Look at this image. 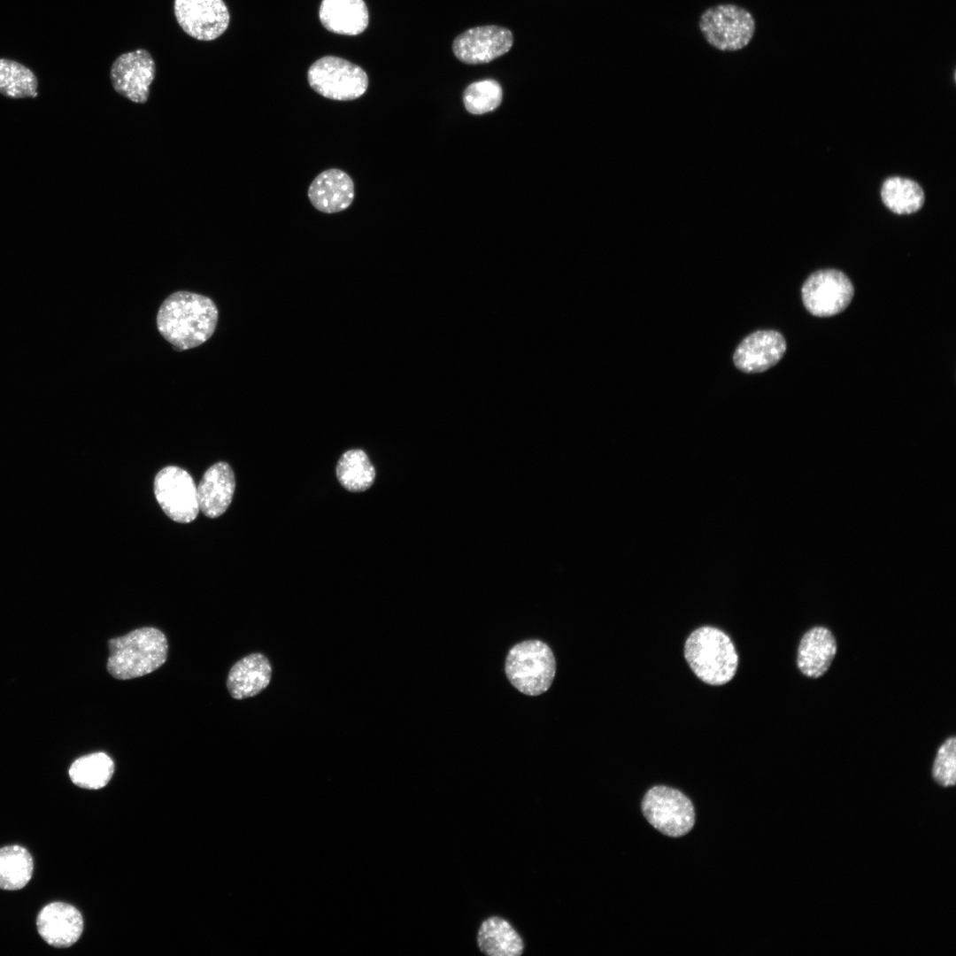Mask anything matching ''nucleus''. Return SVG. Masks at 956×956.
<instances>
[{
    "mask_svg": "<svg viewBox=\"0 0 956 956\" xmlns=\"http://www.w3.org/2000/svg\"><path fill=\"white\" fill-rule=\"evenodd\" d=\"M218 310L208 297L189 291L171 294L160 305L157 326L177 351L195 348L214 333Z\"/></svg>",
    "mask_w": 956,
    "mask_h": 956,
    "instance_id": "1",
    "label": "nucleus"
},
{
    "mask_svg": "<svg viewBox=\"0 0 956 956\" xmlns=\"http://www.w3.org/2000/svg\"><path fill=\"white\" fill-rule=\"evenodd\" d=\"M107 670L119 680L148 675L166 660L168 644L159 629L145 627L108 641Z\"/></svg>",
    "mask_w": 956,
    "mask_h": 956,
    "instance_id": "2",
    "label": "nucleus"
},
{
    "mask_svg": "<svg viewBox=\"0 0 956 956\" xmlns=\"http://www.w3.org/2000/svg\"><path fill=\"white\" fill-rule=\"evenodd\" d=\"M684 656L695 675L710 685L727 683L737 668L738 658L732 641L713 627H701L689 636Z\"/></svg>",
    "mask_w": 956,
    "mask_h": 956,
    "instance_id": "3",
    "label": "nucleus"
},
{
    "mask_svg": "<svg viewBox=\"0 0 956 956\" xmlns=\"http://www.w3.org/2000/svg\"><path fill=\"white\" fill-rule=\"evenodd\" d=\"M505 670L509 682L519 691L538 696L551 687L556 661L547 644L539 640H527L509 651Z\"/></svg>",
    "mask_w": 956,
    "mask_h": 956,
    "instance_id": "4",
    "label": "nucleus"
},
{
    "mask_svg": "<svg viewBox=\"0 0 956 956\" xmlns=\"http://www.w3.org/2000/svg\"><path fill=\"white\" fill-rule=\"evenodd\" d=\"M698 27L706 42L721 51H736L746 47L756 28L751 12L734 4L707 8L699 18Z\"/></svg>",
    "mask_w": 956,
    "mask_h": 956,
    "instance_id": "5",
    "label": "nucleus"
},
{
    "mask_svg": "<svg viewBox=\"0 0 956 956\" xmlns=\"http://www.w3.org/2000/svg\"><path fill=\"white\" fill-rule=\"evenodd\" d=\"M307 81L315 92L337 101L357 99L368 88L367 74L360 66L333 56L323 57L312 64Z\"/></svg>",
    "mask_w": 956,
    "mask_h": 956,
    "instance_id": "6",
    "label": "nucleus"
},
{
    "mask_svg": "<svg viewBox=\"0 0 956 956\" xmlns=\"http://www.w3.org/2000/svg\"><path fill=\"white\" fill-rule=\"evenodd\" d=\"M642 811L651 825L668 836H682L694 826L691 801L674 788L663 785L651 788L643 798Z\"/></svg>",
    "mask_w": 956,
    "mask_h": 956,
    "instance_id": "7",
    "label": "nucleus"
},
{
    "mask_svg": "<svg viewBox=\"0 0 956 956\" xmlns=\"http://www.w3.org/2000/svg\"><path fill=\"white\" fill-rule=\"evenodd\" d=\"M854 288L843 272L822 269L813 273L801 289L806 310L816 317H830L843 312L851 303Z\"/></svg>",
    "mask_w": 956,
    "mask_h": 956,
    "instance_id": "8",
    "label": "nucleus"
},
{
    "mask_svg": "<svg viewBox=\"0 0 956 956\" xmlns=\"http://www.w3.org/2000/svg\"><path fill=\"white\" fill-rule=\"evenodd\" d=\"M155 497L173 520L188 523L194 520L199 512L197 488L184 469L169 466L161 469L154 480Z\"/></svg>",
    "mask_w": 956,
    "mask_h": 956,
    "instance_id": "9",
    "label": "nucleus"
},
{
    "mask_svg": "<svg viewBox=\"0 0 956 956\" xmlns=\"http://www.w3.org/2000/svg\"><path fill=\"white\" fill-rule=\"evenodd\" d=\"M173 12L179 26L188 35L204 42L222 35L230 21L224 0H174Z\"/></svg>",
    "mask_w": 956,
    "mask_h": 956,
    "instance_id": "10",
    "label": "nucleus"
},
{
    "mask_svg": "<svg viewBox=\"0 0 956 956\" xmlns=\"http://www.w3.org/2000/svg\"><path fill=\"white\" fill-rule=\"evenodd\" d=\"M156 75V64L145 49L126 52L113 61L110 79L113 89L127 99L145 104Z\"/></svg>",
    "mask_w": 956,
    "mask_h": 956,
    "instance_id": "11",
    "label": "nucleus"
},
{
    "mask_svg": "<svg viewBox=\"0 0 956 956\" xmlns=\"http://www.w3.org/2000/svg\"><path fill=\"white\" fill-rule=\"evenodd\" d=\"M513 44L510 29L487 25L471 27L455 37L452 52L462 63L486 64L507 53Z\"/></svg>",
    "mask_w": 956,
    "mask_h": 956,
    "instance_id": "12",
    "label": "nucleus"
},
{
    "mask_svg": "<svg viewBox=\"0 0 956 956\" xmlns=\"http://www.w3.org/2000/svg\"><path fill=\"white\" fill-rule=\"evenodd\" d=\"M783 335L775 330H758L745 338L736 347L733 362L735 366L746 374L764 372L776 365L786 351Z\"/></svg>",
    "mask_w": 956,
    "mask_h": 956,
    "instance_id": "13",
    "label": "nucleus"
},
{
    "mask_svg": "<svg viewBox=\"0 0 956 956\" xmlns=\"http://www.w3.org/2000/svg\"><path fill=\"white\" fill-rule=\"evenodd\" d=\"M36 926L47 944L57 948H66L80 938L83 930V918L74 906L64 902H52L39 912Z\"/></svg>",
    "mask_w": 956,
    "mask_h": 956,
    "instance_id": "14",
    "label": "nucleus"
},
{
    "mask_svg": "<svg viewBox=\"0 0 956 956\" xmlns=\"http://www.w3.org/2000/svg\"><path fill=\"white\" fill-rule=\"evenodd\" d=\"M355 188L352 179L343 170L330 168L321 172L312 181L307 195L312 205L324 213H335L347 209L353 202Z\"/></svg>",
    "mask_w": 956,
    "mask_h": 956,
    "instance_id": "15",
    "label": "nucleus"
},
{
    "mask_svg": "<svg viewBox=\"0 0 956 956\" xmlns=\"http://www.w3.org/2000/svg\"><path fill=\"white\" fill-rule=\"evenodd\" d=\"M235 488V474L226 462H218L204 474L198 487L199 509L209 518H217L228 508Z\"/></svg>",
    "mask_w": 956,
    "mask_h": 956,
    "instance_id": "16",
    "label": "nucleus"
},
{
    "mask_svg": "<svg viewBox=\"0 0 956 956\" xmlns=\"http://www.w3.org/2000/svg\"><path fill=\"white\" fill-rule=\"evenodd\" d=\"M836 653V642L830 630L814 627L799 642L797 665L806 676L818 678L829 669Z\"/></svg>",
    "mask_w": 956,
    "mask_h": 956,
    "instance_id": "17",
    "label": "nucleus"
},
{
    "mask_svg": "<svg viewBox=\"0 0 956 956\" xmlns=\"http://www.w3.org/2000/svg\"><path fill=\"white\" fill-rule=\"evenodd\" d=\"M272 667L261 653H251L231 667L227 687L232 698L244 699L256 696L269 684Z\"/></svg>",
    "mask_w": 956,
    "mask_h": 956,
    "instance_id": "18",
    "label": "nucleus"
},
{
    "mask_svg": "<svg viewBox=\"0 0 956 956\" xmlns=\"http://www.w3.org/2000/svg\"><path fill=\"white\" fill-rule=\"evenodd\" d=\"M319 16L328 30L345 35L361 34L369 21L363 0H322Z\"/></svg>",
    "mask_w": 956,
    "mask_h": 956,
    "instance_id": "19",
    "label": "nucleus"
},
{
    "mask_svg": "<svg viewBox=\"0 0 956 956\" xmlns=\"http://www.w3.org/2000/svg\"><path fill=\"white\" fill-rule=\"evenodd\" d=\"M477 944L482 952L491 956H519L524 949L517 931L498 916L483 921L478 930Z\"/></svg>",
    "mask_w": 956,
    "mask_h": 956,
    "instance_id": "20",
    "label": "nucleus"
},
{
    "mask_svg": "<svg viewBox=\"0 0 956 956\" xmlns=\"http://www.w3.org/2000/svg\"><path fill=\"white\" fill-rule=\"evenodd\" d=\"M881 197L887 208L897 214L917 212L924 204V192L916 181L899 176L889 177L881 188Z\"/></svg>",
    "mask_w": 956,
    "mask_h": 956,
    "instance_id": "21",
    "label": "nucleus"
},
{
    "mask_svg": "<svg viewBox=\"0 0 956 956\" xmlns=\"http://www.w3.org/2000/svg\"><path fill=\"white\" fill-rule=\"evenodd\" d=\"M33 870V858L26 848L8 845L0 849V889H22L30 881Z\"/></svg>",
    "mask_w": 956,
    "mask_h": 956,
    "instance_id": "22",
    "label": "nucleus"
},
{
    "mask_svg": "<svg viewBox=\"0 0 956 956\" xmlns=\"http://www.w3.org/2000/svg\"><path fill=\"white\" fill-rule=\"evenodd\" d=\"M113 772L112 759L104 752H95L74 760L70 767L69 776L81 788L98 790L109 783Z\"/></svg>",
    "mask_w": 956,
    "mask_h": 956,
    "instance_id": "23",
    "label": "nucleus"
},
{
    "mask_svg": "<svg viewBox=\"0 0 956 956\" xmlns=\"http://www.w3.org/2000/svg\"><path fill=\"white\" fill-rule=\"evenodd\" d=\"M336 476L344 489L360 492L369 489L374 483L375 469L364 451L350 450L339 459Z\"/></svg>",
    "mask_w": 956,
    "mask_h": 956,
    "instance_id": "24",
    "label": "nucleus"
},
{
    "mask_svg": "<svg viewBox=\"0 0 956 956\" xmlns=\"http://www.w3.org/2000/svg\"><path fill=\"white\" fill-rule=\"evenodd\" d=\"M37 78L22 64L7 58H0V93L11 98H25L37 96Z\"/></svg>",
    "mask_w": 956,
    "mask_h": 956,
    "instance_id": "25",
    "label": "nucleus"
},
{
    "mask_svg": "<svg viewBox=\"0 0 956 956\" xmlns=\"http://www.w3.org/2000/svg\"><path fill=\"white\" fill-rule=\"evenodd\" d=\"M503 90L493 79H484L469 84L463 93L464 105L472 114H483L495 110L502 102Z\"/></svg>",
    "mask_w": 956,
    "mask_h": 956,
    "instance_id": "26",
    "label": "nucleus"
},
{
    "mask_svg": "<svg viewBox=\"0 0 956 956\" xmlns=\"http://www.w3.org/2000/svg\"><path fill=\"white\" fill-rule=\"evenodd\" d=\"M956 739L947 738L939 747L932 767L934 780L941 786H953L956 781Z\"/></svg>",
    "mask_w": 956,
    "mask_h": 956,
    "instance_id": "27",
    "label": "nucleus"
}]
</instances>
